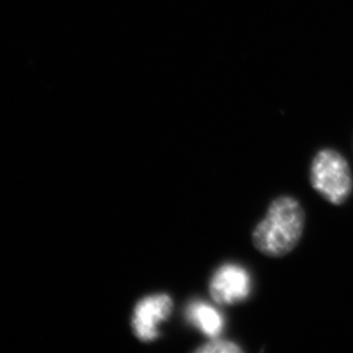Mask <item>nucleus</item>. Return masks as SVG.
<instances>
[{"mask_svg":"<svg viewBox=\"0 0 353 353\" xmlns=\"http://www.w3.org/2000/svg\"><path fill=\"white\" fill-rule=\"evenodd\" d=\"M187 316L190 323L207 336L215 339L223 330V316L215 307L205 302L196 301L191 303L188 307Z\"/></svg>","mask_w":353,"mask_h":353,"instance_id":"nucleus-5","label":"nucleus"},{"mask_svg":"<svg viewBox=\"0 0 353 353\" xmlns=\"http://www.w3.org/2000/svg\"><path fill=\"white\" fill-rule=\"evenodd\" d=\"M196 352L199 353H243V349L232 341L215 340L198 347Z\"/></svg>","mask_w":353,"mask_h":353,"instance_id":"nucleus-6","label":"nucleus"},{"mask_svg":"<svg viewBox=\"0 0 353 353\" xmlns=\"http://www.w3.org/2000/svg\"><path fill=\"white\" fill-rule=\"evenodd\" d=\"M310 183L323 199L336 206L343 205L353 190L350 165L339 151L321 149L311 161Z\"/></svg>","mask_w":353,"mask_h":353,"instance_id":"nucleus-2","label":"nucleus"},{"mask_svg":"<svg viewBox=\"0 0 353 353\" xmlns=\"http://www.w3.org/2000/svg\"><path fill=\"white\" fill-rule=\"evenodd\" d=\"M173 303L168 295L158 294L139 302L134 310L133 330L140 340L152 341L158 336V326L172 312Z\"/></svg>","mask_w":353,"mask_h":353,"instance_id":"nucleus-4","label":"nucleus"},{"mask_svg":"<svg viewBox=\"0 0 353 353\" xmlns=\"http://www.w3.org/2000/svg\"><path fill=\"white\" fill-rule=\"evenodd\" d=\"M305 228V210L292 196H279L271 201L267 214L252 232V241L261 254L283 257L299 245Z\"/></svg>","mask_w":353,"mask_h":353,"instance_id":"nucleus-1","label":"nucleus"},{"mask_svg":"<svg viewBox=\"0 0 353 353\" xmlns=\"http://www.w3.org/2000/svg\"><path fill=\"white\" fill-rule=\"evenodd\" d=\"M250 292V274L239 264H224L215 271L210 279V296L221 305H234L246 301Z\"/></svg>","mask_w":353,"mask_h":353,"instance_id":"nucleus-3","label":"nucleus"}]
</instances>
